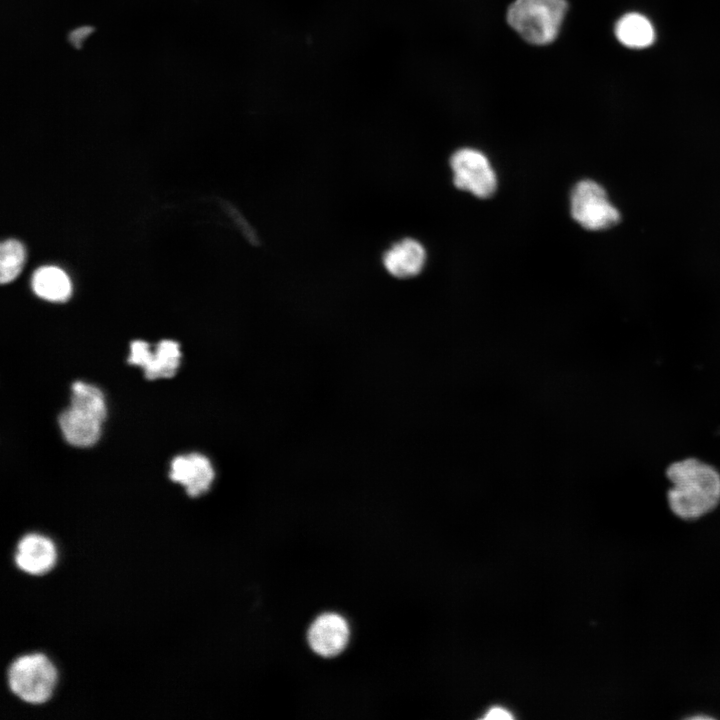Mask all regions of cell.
Segmentation results:
<instances>
[{
    "label": "cell",
    "mask_w": 720,
    "mask_h": 720,
    "mask_svg": "<svg viewBox=\"0 0 720 720\" xmlns=\"http://www.w3.org/2000/svg\"><path fill=\"white\" fill-rule=\"evenodd\" d=\"M93 29L91 27H82L70 34V41L76 47H81V42L91 33Z\"/></svg>",
    "instance_id": "2e32d148"
},
{
    "label": "cell",
    "mask_w": 720,
    "mask_h": 720,
    "mask_svg": "<svg viewBox=\"0 0 720 720\" xmlns=\"http://www.w3.org/2000/svg\"><path fill=\"white\" fill-rule=\"evenodd\" d=\"M671 483L667 501L672 513L682 520H696L720 503V474L696 458L672 463L666 470Z\"/></svg>",
    "instance_id": "6da1fadb"
},
{
    "label": "cell",
    "mask_w": 720,
    "mask_h": 720,
    "mask_svg": "<svg viewBox=\"0 0 720 720\" xmlns=\"http://www.w3.org/2000/svg\"><path fill=\"white\" fill-rule=\"evenodd\" d=\"M70 406L101 422L106 417V404L102 391L94 385L75 381L71 386Z\"/></svg>",
    "instance_id": "5bb4252c"
},
{
    "label": "cell",
    "mask_w": 720,
    "mask_h": 720,
    "mask_svg": "<svg viewBox=\"0 0 720 720\" xmlns=\"http://www.w3.org/2000/svg\"><path fill=\"white\" fill-rule=\"evenodd\" d=\"M570 212L578 224L591 231L610 228L620 220V214L608 200L606 191L590 179L579 181L571 190Z\"/></svg>",
    "instance_id": "277c9868"
},
{
    "label": "cell",
    "mask_w": 720,
    "mask_h": 720,
    "mask_svg": "<svg viewBox=\"0 0 720 720\" xmlns=\"http://www.w3.org/2000/svg\"><path fill=\"white\" fill-rule=\"evenodd\" d=\"M618 42L631 49H643L655 41V29L650 20L640 13H627L618 19L614 27Z\"/></svg>",
    "instance_id": "7c38bea8"
},
{
    "label": "cell",
    "mask_w": 720,
    "mask_h": 720,
    "mask_svg": "<svg viewBox=\"0 0 720 720\" xmlns=\"http://www.w3.org/2000/svg\"><path fill=\"white\" fill-rule=\"evenodd\" d=\"M512 717L507 709L500 706L491 707L485 715L486 719H511Z\"/></svg>",
    "instance_id": "e0dca14e"
},
{
    "label": "cell",
    "mask_w": 720,
    "mask_h": 720,
    "mask_svg": "<svg viewBox=\"0 0 720 720\" xmlns=\"http://www.w3.org/2000/svg\"><path fill=\"white\" fill-rule=\"evenodd\" d=\"M568 11V0H512L505 21L524 43L542 48L559 38Z\"/></svg>",
    "instance_id": "7a4b0ae2"
},
{
    "label": "cell",
    "mask_w": 720,
    "mask_h": 720,
    "mask_svg": "<svg viewBox=\"0 0 720 720\" xmlns=\"http://www.w3.org/2000/svg\"><path fill=\"white\" fill-rule=\"evenodd\" d=\"M181 352L179 344L173 340H162L154 352L150 345L142 340L132 341L128 363L140 366L149 380L172 377L180 364Z\"/></svg>",
    "instance_id": "8992f818"
},
{
    "label": "cell",
    "mask_w": 720,
    "mask_h": 720,
    "mask_svg": "<svg viewBox=\"0 0 720 720\" xmlns=\"http://www.w3.org/2000/svg\"><path fill=\"white\" fill-rule=\"evenodd\" d=\"M57 672L52 662L42 654L19 657L10 666L8 683L11 691L21 700L40 704L52 695Z\"/></svg>",
    "instance_id": "3957f363"
},
{
    "label": "cell",
    "mask_w": 720,
    "mask_h": 720,
    "mask_svg": "<svg viewBox=\"0 0 720 720\" xmlns=\"http://www.w3.org/2000/svg\"><path fill=\"white\" fill-rule=\"evenodd\" d=\"M350 636L347 621L335 613L317 617L308 630V643L320 656L334 657L346 647Z\"/></svg>",
    "instance_id": "ba28073f"
},
{
    "label": "cell",
    "mask_w": 720,
    "mask_h": 720,
    "mask_svg": "<svg viewBox=\"0 0 720 720\" xmlns=\"http://www.w3.org/2000/svg\"><path fill=\"white\" fill-rule=\"evenodd\" d=\"M32 288L38 297L51 302L66 301L72 291L67 274L55 266L38 268L32 276Z\"/></svg>",
    "instance_id": "4fadbf2b"
},
{
    "label": "cell",
    "mask_w": 720,
    "mask_h": 720,
    "mask_svg": "<svg viewBox=\"0 0 720 720\" xmlns=\"http://www.w3.org/2000/svg\"><path fill=\"white\" fill-rule=\"evenodd\" d=\"M453 184L462 191L481 199L492 197L497 190L496 173L484 153L474 148H461L450 157Z\"/></svg>",
    "instance_id": "5b68a950"
},
{
    "label": "cell",
    "mask_w": 720,
    "mask_h": 720,
    "mask_svg": "<svg viewBox=\"0 0 720 720\" xmlns=\"http://www.w3.org/2000/svg\"><path fill=\"white\" fill-rule=\"evenodd\" d=\"M425 262V248L412 238H405L393 244L383 256V264L387 272L399 279L418 275L423 270Z\"/></svg>",
    "instance_id": "30bf717a"
},
{
    "label": "cell",
    "mask_w": 720,
    "mask_h": 720,
    "mask_svg": "<svg viewBox=\"0 0 720 720\" xmlns=\"http://www.w3.org/2000/svg\"><path fill=\"white\" fill-rule=\"evenodd\" d=\"M58 423L69 444L88 447L98 441L103 422L69 406L59 414Z\"/></svg>",
    "instance_id": "8fae6325"
},
{
    "label": "cell",
    "mask_w": 720,
    "mask_h": 720,
    "mask_svg": "<svg viewBox=\"0 0 720 720\" xmlns=\"http://www.w3.org/2000/svg\"><path fill=\"white\" fill-rule=\"evenodd\" d=\"M25 249L21 242L8 239L0 246V281L2 284L14 280L22 270Z\"/></svg>",
    "instance_id": "9a60e30c"
},
{
    "label": "cell",
    "mask_w": 720,
    "mask_h": 720,
    "mask_svg": "<svg viewBox=\"0 0 720 720\" xmlns=\"http://www.w3.org/2000/svg\"><path fill=\"white\" fill-rule=\"evenodd\" d=\"M169 477L184 486L186 493L197 497L206 493L215 478L210 460L200 453L174 457L170 464Z\"/></svg>",
    "instance_id": "52a82bcc"
},
{
    "label": "cell",
    "mask_w": 720,
    "mask_h": 720,
    "mask_svg": "<svg viewBox=\"0 0 720 720\" xmlns=\"http://www.w3.org/2000/svg\"><path fill=\"white\" fill-rule=\"evenodd\" d=\"M56 548L53 542L39 534L24 536L17 545L16 564L32 575L47 573L56 562Z\"/></svg>",
    "instance_id": "9c48e42d"
}]
</instances>
